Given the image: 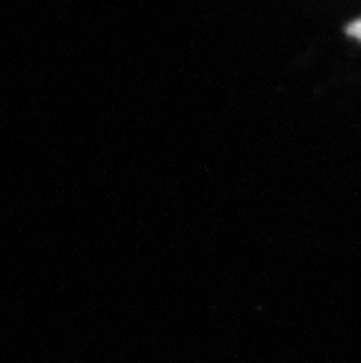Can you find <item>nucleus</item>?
I'll return each instance as SVG.
<instances>
[{"label": "nucleus", "mask_w": 361, "mask_h": 363, "mask_svg": "<svg viewBox=\"0 0 361 363\" xmlns=\"http://www.w3.org/2000/svg\"><path fill=\"white\" fill-rule=\"evenodd\" d=\"M347 32L350 37H354V39L361 41V18H357V21H354V23L348 24Z\"/></svg>", "instance_id": "1"}]
</instances>
